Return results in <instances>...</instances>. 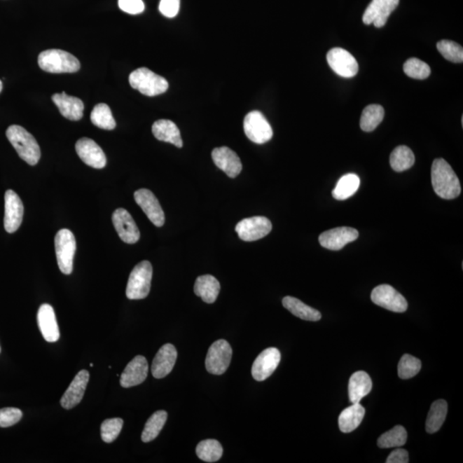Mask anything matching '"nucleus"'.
Listing matches in <instances>:
<instances>
[{"label":"nucleus","mask_w":463,"mask_h":463,"mask_svg":"<svg viewBox=\"0 0 463 463\" xmlns=\"http://www.w3.org/2000/svg\"><path fill=\"white\" fill-rule=\"evenodd\" d=\"M431 185L439 198L451 200L461 194L460 181L445 159L434 160L431 166Z\"/></svg>","instance_id":"f257e3e1"},{"label":"nucleus","mask_w":463,"mask_h":463,"mask_svg":"<svg viewBox=\"0 0 463 463\" xmlns=\"http://www.w3.org/2000/svg\"><path fill=\"white\" fill-rule=\"evenodd\" d=\"M6 137L20 158L29 165L34 166L39 163L41 149L37 141L29 132L20 125H11L6 131Z\"/></svg>","instance_id":"f03ea898"},{"label":"nucleus","mask_w":463,"mask_h":463,"mask_svg":"<svg viewBox=\"0 0 463 463\" xmlns=\"http://www.w3.org/2000/svg\"><path fill=\"white\" fill-rule=\"evenodd\" d=\"M41 70L49 74H74L79 71L80 62L74 55L60 49H49L38 57Z\"/></svg>","instance_id":"7ed1b4c3"},{"label":"nucleus","mask_w":463,"mask_h":463,"mask_svg":"<svg viewBox=\"0 0 463 463\" xmlns=\"http://www.w3.org/2000/svg\"><path fill=\"white\" fill-rule=\"evenodd\" d=\"M129 83L133 89L147 97H156L165 93L170 86L165 78L145 67L132 71L129 76Z\"/></svg>","instance_id":"20e7f679"},{"label":"nucleus","mask_w":463,"mask_h":463,"mask_svg":"<svg viewBox=\"0 0 463 463\" xmlns=\"http://www.w3.org/2000/svg\"><path fill=\"white\" fill-rule=\"evenodd\" d=\"M153 268L148 261H141L134 267L130 275L126 297L129 300H143L151 291Z\"/></svg>","instance_id":"39448f33"},{"label":"nucleus","mask_w":463,"mask_h":463,"mask_svg":"<svg viewBox=\"0 0 463 463\" xmlns=\"http://www.w3.org/2000/svg\"><path fill=\"white\" fill-rule=\"evenodd\" d=\"M57 263L61 272L71 275L74 271V259L76 242L74 233L69 229H61L55 240Z\"/></svg>","instance_id":"423d86ee"},{"label":"nucleus","mask_w":463,"mask_h":463,"mask_svg":"<svg viewBox=\"0 0 463 463\" xmlns=\"http://www.w3.org/2000/svg\"><path fill=\"white\" fill-rule=\"evenodd\" d=\"M233 350L227 340H218L209 348L205 366L209 373L223 374L230 365Z\"/></svg>","instance_id":"0eeeda50"},{"label":"nucleus","mask_w":463,"mask_h":463,"mask_svg":"<svg viewBox=\"0 0 463 463\" xmlns=\"http://www.w3.org/2000/svg\"><path fill=\"white\" fill-rule=\"evenodd\" d=\"M244 131L249 139L258 144H265L273 137L271 125L259 111H252L244 118Z\"/></svg>","instance_id":"6e6552de"},{"label":"nucleus","mask_w":463,"mask_h":463,"mask_svg":"<svg viewBox=\"0 0 463 463\" xmlns=\"http://www.w3.org/2000/svg\"><path fill=\"white\" fill-rule=\"evenodd\" d=\"M272 230V223L266 217L254 216L246 218L236 225L235 231L240 239L251 242L261 240Z\"/></svg>","instance_id":"1a4fd4ad"},{"label":"nucleus","mask_w":463,"mask_h":463,"mask_svg":"<svg viewBox=\"0 0 463 463\" xmlns=\"http://www.w3.org/2000/svg\"><path fill=\"white\" fill-rule=\"evenodd\" d=\"M374 304L394 312H404L408 309V302L399 292L389 285L376 286L371 294Z\"/></svg>","instance_id":"9d476101"},{"label":"nucleus","mask_w":463,"mask_h":463,"mask_svg":"<svg viewBox=\"0 0 463 463\" xmlns=\"http://www.w3.org/2000/svg\"><path fill=\"white\" fill-rule=\"evenodd\" d=\"M329 66L335 74L345 78H354L359 71L357 60L347 50L340 48H332L327 53Z\"/></svg>","instance_id":"9b49d317"},{"label":"nucleus","mask_w":463,"mask_h":463,"mask_svg":"<svg viewBox=\"0 0 463 463\" xmlns=\"http://www.w3.org/2000/svg\"><path fill=\"white\" fill-rule=\"evenodd\" d=\"M280 361V351L275 347L267 348L255 359L251 367L252 377L259 382L267 380L277 368Z\"/></svg>","instance_id":"f8f14e48"},{"label":"nucleus","mask_w":463,"mask_h":463,"mask_svg":"<svg viewBox=\"0 0 463 463\" xmlns=\"http://www.w3.org/2000/svg\"><path fill=\"white\" fill-rule=\"evenodd\" d=\"M134 199L153 224L163 227L165 223V215L158 199L148 189H140L134 193Z\"/></svg>","instance_id":"ddd939ff"},{"label":"nucleus","mask_w":463,"mask_h":463,"mask_svg":"<svg viewBox=\"0 0 463 463\" xmlns=\"http://www.w3.org/2000/svg\"><path fill=\"white\" fill-rule=\"evenodd\" d=\"M24 213V205L18 195L13 190L6 191L4 225L7 233H13L20 228Z\"/></svg>","instance_id":"4468645a"},{"label":"nucleus","mask_w":463,"mask_h":463,"mask_svg":"<svg viewBox=\"0 0 463 463\" xmlns=\"http://www.w3.org/2000/svg\"><path fill=\"white\" fill-rule=\"evenodd\" d=\"M112 219L118 236L125 243L135 244L139 240V229L127 210L117 209L113 214Z\"/></svg>","instance_id":"2eb2a0df"},{"label":"nucleus","mask_w":463,"mask_h":463,"mask_svg":"<svg viewBox=\"0 0 463 463\" xmlns=\"http://www.w3.org/2000/svg\"><path fill=\"white\" fill-rule=\"evenodd\" d=\"M76 151L86 165L102 170L106 165L105 153L94 140L83 137L76 144Z\"/></svg>","instance_id":"dca6fc26"},{"label":"nucleus","mask_w":463,"mask_h":463,"mask_svg":"<svg viewBox=\"0 0 463 463\" xmlns=\"http://www.w3.org/2000/svg\"><path fill=\"white\" fill-rule=\"evenodd\" d=\"M358 237L359 232L355 228L340 227L321 233L319 243L329 250L339 251L347 244L357 240Z\"/></svg>","instance_id":"f3484780"},{"label":"nucleus","mask_w":463,"mask_h":463,"mask_svg":"<svg viewBox=\"0 0 463 463\" xmlns=\"http://www.w3.org/2000/svg\"><path fill=\"white\" fill-rule=\"evenodd\" d=\"M148 373L147 359L137 355L126 366L120 376V385L124 388H131L141 385L146 380Z\"/></svg>","instance_id":"a211bd4d"},{"label":"nucleus","mask_w":463,"mask_h":463,"mask_svg":"<svg viewBox=\"0 0 463 463\" xmlns=\"http://www.w3.org/2000/svg\"><path fill=\"white\" fill-rule=\"evenodd\" d=\"M89 381L90 373L87 370L80 371L61 398V406L64 409H71L81 403Z\"/></svg>","instance_id":"6ab92c4d"},{"label":"nucleus","mask_w":463,"mask_h":463,"mask_svg":"<svg viewBox=\"0 0 463 463\" xmlns=\"http://www.w3.org/2000/svg\"><path fill=\"white\" fill-rule=\"evenodd\" d=\"M212 159L216 166L223 170L229 178H236L242 170V163L238 155L228 147L214 149Z\"/></svg>","instance_id":"aec40b11"},{"label":"nucleus","mask_w":463,"mask_h":463,"mask_svg":"<svg viewBox=\"0 0 463 463\" xmlns=\"http://www.w3.org/2000/svg\"><path fill=\"white\" fill-rule=\"evenodd\" d=\"M38 326L42 336L48 343H56L60 340V329L57 323L55 310L49 304H42L37 313Z\"/></svg>","instance_id":"412c9836"},{"label":"nucleus","mask_w":463,"mask_h":463,"mask_svg":"<svg viewBox=\"0 0 463 463\" xmlns=\"http://www.w3.org/2000/svg\"><path fill=\"white\" fill-rule=\"evenodd\" d=\"M177 356V350L172 344L167 343L160 347L152 363L153 377L158 380L167 377L173 371Z\"/></svg>","instance_id":"4be33fe9"},{"label":"nucleus","mask_w":463,"mask_h":463,"mask_svg":"<svg viewBox=\"0 0 463 463\" xmlns=\"http://www.w3.org/2000/svg\"><path fill=\"white\" fill-rule=\"evenodd\" d=\"M60 112L69 120L78 121L83 116L84 104L79 98L70 97L66 92L55 94L52 97Z\"/></svg>","instance_id":"5701e85b"},{"label":"nucleus","mask_w":463,"mask_h":463,"mask_svg":"<svg viewBox=\"0 0 463 463\" xmlns=\"http://www.w3.org/2000/svg\"><path fill=\"white\" fill-rule=\"evenodd\" d=\"M373 389V381L368 374L362 371L352 375L348 382V395L352 404L359 403Z\"/></svg>","instance_id":"b1692460"},{"label":"nucleus","mask_w":463,"mask_h":463,"mask_svg":"<svg viewBox=\"0 0 463 463\" xmlns=\"http://www.w3.org/2000/svg\"><path fill=\"white\" fill-rule=\"evenodd\" d=\"M152 132L159 141L174 144L178 148L183 146L181 132L173 121L168 120L156 121L152 125Z\"/></svg>","instance_id":"393cba45"},{"label":"nucleus","mask_w":463,"mask_h":463,"mask_svg":"<svg viewBox=\"0 0 463 463\" xmlns=\"http://www.w3.org/2000/svg\"><path fill=\"white\" fill-rule=\"evenodd\" d=\"M220 289V282L212 275H200L197 278L194 285L195 294L208 304L216 302Z\"/></svg>","instance_id":"a878e982"},{"label":"nucleus","mask_w":463,"mask_h":463,"mask_svg":"<svg viewBox=\"0 0 463 463\" xmlns=\"http://www.w3.org/2000/svg\"><path fill=\"white\" fill-rule=\"evenodd\" d=\"M365 414V408L359 403H353L350 407L344 409L339 416L340 430L344 434H350L357 429L364 419Z\"/></svg>","instance_id":"bb28decb"},{"label":"nucleus","mask_w":463,"mask_h":463,"mask_svg":"<svg viewBox=\"0 0 463 463\" xmlns=\"http://www.w3.org/2000/svg\"><path fill=\"white\" fill-rule=\"evenodd\" d=\"M282 305L286 310L292 313L293 315L300 317V319L306 321H312L316 322L322 317L321 313L317 310L310 307L298 298L291 296H286L282 300Z\"/></svg>","instance_id":"cd10ccee"},{"label":"nucleus","mask_w":463,"mask_h":463,"mask_svg":"<svg viewBox=\"0 0 463 463\" xmlns=\"http://www.w3.org/2000/svg\"><path fill=\"white\" fill-rule=\"evenodd\" d=\"M361 184V179L354 174L343 176L336 184V188L332 191V196L336 200H346L357 193Z\"/></svg>","instance_id":"c85d7f7f"},{"label":"nucleus","mask_w":463,"mask_h":463,"mask_svg":"<svg viewBox=\"0 0 463 463\" xmlns=\"http://www.w3.org/2000/svg\"><path fill=\"white\" fill-rule=\"evenodd\" d=\"M448 404L445 400H438L431 404L428 413L426 430L428 434H435L442 427L446 419Z\"/></svg>","instance_id":"c756f323"},{"label":"nucleus","mask_w":463,"mask_h":463,"mask_svg":"<svg viewBox=\"0 0 463 463\" xmlns=\"http://www.w3.org/2000/svg\"><path fill=\"white\" fill-rule=\"evenodd\" d=\"M415 158L414 153L407 146H398L394 149L389 158L390 166L396 172H404L414 166Z\"/></svg>","instance_id":"7c9ffc66"},{"label":"nucleus","mask_w":463,"mask_h":463,"mask_svg":"<svg viewBox=\"0 0 463 463\" xmlns=\"http://www.w3.org/2000/svg\"><path fill=\"white\" fill-rule=\"evenodd\" d=\"M167 419V413L164 410L156 412L149 417L148 422L145 424L143 434H141L143 442H151L158 438L160 431L164 427V424H166Z\"/></svg>","instance_id":"2f4dec72"},{"label":"nucleus","mask_w":463,"mask_h":463,"mask_svg":"<svg viewBox=\"0 0 463 463\" xmlns=\"http://www.w3.org/2000/svg\"><path fill=\"white\" fill-rule=\"evenodd\" d=\"M385 117V109L380 105H369L363 110L361 118V128L362 131L371 132L374 131L381 123Z\"/></svg>","instance_id":"473e14b6"},{"label":"nucleus","mask_w":463,"mask_h":463,"mask_svg":"<svg viewBox=\"0 0 463 463\" xmlns=\"http://www.w3.org/2000/svg\"><path fill=\"white\" fill-rule=\"evenodd\" d=\"M196 453L199 459L206 462H216L223 457V449L215 439L204 440L198 443Z\"/></svg>","instance_id":"72a5a7b5"},{"label":"nucleus","mask_w":463,"mask_h":463,"mask_svg":"<svg viewBox=\"0 0 463 463\" xmlns=\"http://www.w3.org/2000/svg\"><path fill=\"white\" fill-rule=\"evenodd\" d=\"M90 120L92 123L103 130H113L116 127V122L113 116L112 111L104 103H99L92 111Z\"/></svg>","instance_id":"f704fd0d"},{"label":"nucleus","mask_w":463,"mask_h":463,"mask_svg":"<svg viewBox=\"0 0 463 463\" xmlns=\"http://www.w3.org/2000/svg\"><path fill=\"white\" fill-rule=\"evenodd\" d=\"M408 434L405 428L401 426H396L392 430L385 432L378 439V446L382 449L387 448L403 446L407 442Z\"/></svg>","instance_id":"c9c22d12"},{"label":"nucleus","mask_w":463,"mask_h":463,"mask_svg":"<svg viewBox=\"0 0 463 463\" xmlns=\"http://www.w3.org/2000/svg\"><path fill=\"white\" fill-rule=\"evenodd\" d=\"M420 369H422V361L419 359L412 355L404 354L398 364V376L401 380H409L416 376Z\"/></svg>","instance_id":"e433bc0d"},{"label":"nucleus","mask_w":463,"mask_h":463,"mask_svg":"<svg viewBox=\"0 0 463 463\" xmlns=\"http://www.w3.org/2000/svg\"><path fill=\"white\" fill-rule=\"evenodd\" d=\"M437 48L443 58L453 63L463 62V49L457 42L442 40L438 42Z\"/></svg>","instance_id":"4c0bfd02"},{"label":"nucleus","mask_w":463,"mask_h":463,"mask_svg":"<svg viewBox=\"0 0 463 463\" xmlns=\"http://www.w3.org/2000/svg\"><path fill=\"white\" fill-rule=\"evenodd\" d=\"M405 74L409 78L423 80L431 75V68L424 61L416 58L408 59L403 66Z\"/></svg>","instance_id":"58836bf2"},{"label":"nucleus","mask_w":463,"mask_h":463,"mask_svg":"<svg viewBox=\"0 0 463 463\" xmlns=\"http://www.w3.org/2000/svg\"><path fill=\"white\" fill-rule=\"evenodd\" d=\"M123 420L120 418L109 419L102 422L101 435L105 443H113L120 435L123 427Z\"/></svg>","instance_id":"ea45409f"},{"label":"nucleus","mask_w":463,"mask_h":463,"mask_svg":"<svg viewBox=\"0 0 463 463\" xmlns=\"http://www.w3.org/2000/svg\"><path fill=\"white\" fill-rule=\"evenodd\" d=\"M22 412L17 408L0 409V427L6 428L14 426L20 422Z\"/></svg>","instance_id":"a19ab883"},{"label":"nucleus","mask_w":463,"mask_h":463,"mask_svg":"<svg viewBox=\"0 0 463 463\" xmlns=\"http://www.w3.org/2000/svg\"><path fill=\"white\" fill-rule=\"evenodd\" d=\"M385 0H372L363 15V22L366 25H373L381 13Z\"/></svg>","instance_id":"79ce46f5"},{"label":"nucleus","mask_w":463,"mask_h":463,"mask_svg":"<svg viewBox=\"0 0 463 463\" xmlns=\"http://www.w3.org/2000/svg\"><path fill=\"white\" fill-rule=\"evenodd\" d=\"M400 0H385L384 7L381 11L380 15L374 21L373 24L376 28H382L386 25L390 14L396 10L398 5H399Z\"/></svg>","instance_id":"37998d69"},{"label":"nucleus","mask_w":463,"mask_h":463,"mask_svg":"<svg viewBox=\"0 0 463 463\" xmlns=\"http://www.w3.org/2000/svg\"><path fill=\"white\" fill-rule=\"evenodd\" d=\"M179 7H181V0H160L159 10L163 16L173 18L177 16Z\"/></svg>","instance_id":"c03bdc74"},{"label":"nucleus","mask_w":463,"mask_h":463,"mask_svg":"<svg viewBox=\"0 0 463 463\" xmlns=\"http://www.w3.org/2000/svg\"><path fill=\"white\" fill-rule=\"evenodd\" d=\"M118 7L124 13L137 15L144 11L143 0H118Z\"/></svg>","instance_id":"a18cd8bd"},{"label":"nucleus","mask_w":463,"mask_h":463,"mask_svg":"<svg viewBox=\"0 0 463 463\" xmlns=\"http://www.w3.org/2000/svg\"><path fill=\"white\" fill-rule=\"evenodd\" d=\"M409 462L408 452L403 449L394 450L389 455L386 462L387 463H408Z\"/></svg>","instance_id":"49530a36"},{"label":"nucleus","mask_w":463,"mask_h":463,"mask_svg":"<svg viewBox=\"0 0 463 463\" xmlns=\"http://www.w3.org/2000/svg\"><path fill=\"white\" fill-rule=\"evenodd\" d=\"M3 90V83L1 82V80H0V92H1Z\"/></svg>","instance_id":"de8ad7c7"},{"label":"nucleus","mask_w":463,"mask_h":463,"mask_svg":"<svg viewBox=\"0 0 463 463\" xmlns=\"http://www.w3.org/2000/svg\"><path fill=\"white\" fill-rule=\"evenodd\" d=\"M90 366V367H93L94 366L93 363H91V364Z\"/></svg>","instance_id":"09e8293b"},{"label":"nucleus","mask_w":463,"mask_h":463,"mask_svg":"<svg viewBox=\"0 0 463 463\" xmlns=\"http://www.w3.org/2000/svg\"><path fill=\"white\" fill-rule=\"evenodd\" d=\"M0 352H1V348H0Z\"/></svg>","instance_id":"8fccbe9b"}]
</instances>
